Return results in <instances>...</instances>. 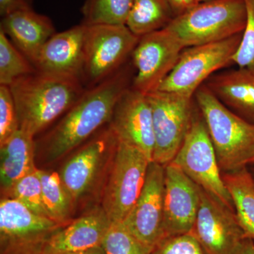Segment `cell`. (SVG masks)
<instances>
[{
    "mask_svg": "<svg viewBox=\"0 0 254 254\" xmlns=\"http://www.w3.org/2000/svg\"><path fill=\"white\" fill-rule=\"evenodd\" d=\"M133 68L131 61L127 63L105 81L85 90L45 137L43 143L48 160L61 158L110 123L119 98L131 86L135 74Z\"/></svg>",
    "mask_w": 254,
    "mask_h": 254,
    "instance_id": "6da1fadb",
    "label": "cell"
},
{
    "mask_svg": "<svg viewBox=\"0 0 254 254\" xmlns=\"http://www.w3.org/2000/svg\"><path fill=\"white\" fill-rule=\"evenodd\" d=\"M20 129L34 137L64 115L86 89L81 81L36 71L9 86Z\"/></svg>",
    "mask_w": 254,
    "mask_h": 254,
    "instance_id": "7a4b0ae2",
    "label": "cell"
},
{
    "mask_svg": "<svg viewBox=\"0 0 254 254\" xmlns=\"http://www.w3.org/2000/svg\"><path fill=\"white\" fill-rule=\"evenodd\" d=\"M194 96L221 173L247 168L254 158V125L229 109L205 84Z\"/></svg>",
    "mask_w": 254,
    "mask_h": 254,
    "instance_id": "3957f363",
    "label": "cell"
},
{
    "mask_svg": "<svg viewBox=\"0 0 254 254\" xmlns=\"http://www.w3.org/2000/svg\"><path fill=\"white\" fill-rule=\"evenodd\" d=\"M247 19L245 0H211L175 16L165 28L187 48L241 34Z\"/></svg>",
    "mask_w": 254,
    "mask_h": 254,
    "instance_id": "277c9868",
    "label": "cell"
},
{
    "mask_svg": "<svg viewBox=\"0 0 254 254\" xmlns=\"http://www.w3.org/2000/svg\"><path fill=\"white\" fill-rule=\"evenodd\" d=\"M139 38L126 25L87 26L81 76L83 86H96L123 67L131 59Z\"/></svg>",
    "mask_w": 254,
    "mask_h": 254,
    "instance_id": "5b68a950",
    "label": "cell"
},
{
    "mask_svg": "<svg viewBox=\"0 0 254 254\" xmlns=\"http://www.w3.org/2000/svg\"><path fill=\"white\" fill-rule=\"evenodd\" d=\"M198 187L235 210L216 153L199 109L193 110L186 138L173 162Z\"/></svg>",
    "mask_w": 254,
    "mask_h": 254,
    "instance_id": "8992f818",
    "label": "cell"
},
{
    "mask_svg": "<svg viewBox=\"0 0 254 254\" xmlns=\"http://www.w3.org/2000/svg\"><path fill=\"white\" fill-rule=\"evenodd\" d=\"M242 34L215 43L185 48L173 71L158 91L193 98L197 90L214 72L232 63Z\"/></svg>",
    "mask_w": 254,
    "mask_h": 254,
    "instance_id": "52a82bcc",
    "label": "cell"
},
{
    "mask_svg": "<svg viewBox=\"0 0 254 254\" xmlns=\"http://www.w3.org/2000/svg\"><path fill=\"white\" fill-rule=\"evenodd\" d=\"M151 162L141 150L118 141L103 201L110 221L123 222L133 208Z\"/></svg>",
    "mask_w": 254,
    "mask_h": 254,
    "instance_id": "ba28073f",
    "label": "cell"
},
{
    "mask_svg": "<svg viewBox=\"0 0 254 254\" xmlns=\"http://www.w3.org/2000/svg\"><path fill=\"white\" fill-rule=\"evenodd\" d=\"M37 215L15 198L0 203L1 254H42L50 237L63 227Z\"/></svg>",
    "mask_w": 254,
    "mask_h": 254,
    "instance_id": "9c48e42d",
    "label": "cell"
},
{
    "mask_svg": "<svg viewBox=\"0 0 254 254\" xmlns=\"http://www.w3.org/2000/svg\"><path fill=\"white\" fill-rule=\"evenodd\" d=\"M146 96L153 114V161L165 166L173 162L190 129L194 110L192 98L160 91Z\"/></svg>",
    "mask_w": 254,
    "mask_h": 254,
    "instance_id": "30bf717a",
    "label": "cell"
},
{
    "mask_svg": "<svg viewBox=\"0 0 254 254\" xmlns=\"http://www.w3.org/2000/svg\"><path fill=\"white\" fill-rule=\"evenodd\" d=\"M184 49L167 28L141 37L131 56L135 70L131 88L145 95L158 91Z\"/></svg>",
    "mask_w": 254,
    "mask_h": 254,
    "instance_id": "8fae6325",
    "label": "cell"
},
{
    "mask_svg": "<svg viewBox=\"0 0 254 254\" xmlns=\"http://www.w3.org/2000/svg\"><path fill=\"white\" fill-rule=\"evenodd\" d=\"M200 197L199 209L190 234L205 254H238L246 237L235 210L200 187Z\"/></svg>",
    "mask_w": 254,
    "mask_h": 254,
    "instance_id": "7c38bea8",
    "label": "cell"
},
{
    "mask_svg": "<svg viewBox=\"0 0 254 254\" xmlns=\"http://www.w3.org/2000/svg\"><path fill=\"white\" fill-rule=\"evenodd\" d=\"M164 198L165 166L152 161L143 190L123 221L133 236L152 250L165 239Z\"/></svg>",
    "mask_w": 254,
    "mask_h": 254,
    "instance_id": "4fadbf2b",
    "label": "cell"
},
{
    "mask_svg": "<svg viewBox=\"0 0 254 254\" xmlns=\"http://www.w3.org/2000/svg\"><path fill=\"white\" fill-rule=\"evenodd\" d=\"M109 125L119 142L141 150L153 161V114L146 95L131 87L124 92L115 105Z\"/></svg>",
    "mask_w": 254,
    "mask_h": 254,
    "instance_id": "5bb4252c",
    "label": "cell"
},
{
    "mask_svg": "<svg viewBox=\"0 0 254 254\" xmlns=\"http://www.w3.org/2000/svg\"><path fill=\"white\" fill-rule=\"evenodd\" d=\"M200 187L173 163L165 166V238L190 234L200 206Z\"/></svg>",
    "mask_w": 254,
    "mask_h": 254,
    "instance_id": "9a60e30c",
    "label": "cell"
},
{
    "mask_svg": "<svg viewBox=\"0 0 254 254\" xmlns=\"http://www.w3.org/2000/svg\"><path fill=\"white\" fill-rule=\"evenodd\" d=\"M86 28L81 23L52 36L33 64L36 71L81 82Z\"/></svg>",
    "mask_w": 254,
    "mask_h": 254,
    "instance_id": "2e32d148",
    "label": "cell"
},
{
    "mask_svg": "<svg viewBox=\"0 0 254 254\" xmlns=\"http://www.w3.org/2000/svg\"><path fill=\"white\" fill-rule=\"evenodd\" d=\"M118 143L109 125L108 129L88 142L64 165L60 175L71 200L78 199L89 190L108 149Z\"/></svg>",
    "mask_w": 254,
    "mask_h": 254,
    "instance_id": "e0dca14e",
    "label": "cell"
},
{
    "mask_svg": "<svg viewBox=\"0 0 254 254\" xmlns=\"http://www.w3.org/2000/svg\"><path fill=\"white\" fill-rule=\"evenodd\" d=\"M111 222L103 210L87 214L55 232L42 254L83 253L101 247Z\"/></svg>",
    "mask_w": 254,
    "mask_h": 254,
    "instance_id": "ac0fdd59",
    "label": "cell"
},
{
    "mask_svg": "<svg viewBox=\"0 0 254 254\" xmlns=\"http://www.w3.org/2000/svg\"><path fill=\"white\" fill-rule=\"evenodd\" d=\"M3 32L33 65L42 48L57 33L53 21L33 10L19 11L1 18Z\"/></svg>",
    "mask_w": 254,
    "mask_h": 254,
    "instance_id": "d6986e66",
    "label": "cell"
},
{
    "mask_svg": "<svg viewBox=\"0 0 254 254\" xmlns=\"http://www.w3.org/2000/svg\"><path fill=\"white\" fill-rule=\"evenodd\" d=\"M208 87L229 109L254 125V72L239 68L214 75Z\"/></svg>",
    "mask_w": 254,
    "mask_h": 254,
    "instance_id": "ffe728a7",
    "label": "cell"
},
{
    "mask_svg": "<svg viewBox=\"0 0 254 254\" xmlns=\"http://www.w3.org/2000/svg\"><path fill=\"white\" fill-rule=\"evenodd\" d=\"M33 137L18 129L0 145V181L3 190H9L23 177L34 173Z\"/></svg>",
    "mask_w": 254,
    "mask_h": 254,
    "instance_id": "44dd1931",
    "label": "cell"
},
{
    "mask_svg": "<svg viewBox=\"0 0 254 254\" xmlns=\"http://www.w3.org/2000/svg\"><path fill=\"white\" fill-rule=\"evenodd\" d=\"M222 177L246 238L254 241V180L248 167Z\"/></svg>",
    "mask_w": 254,
    "mask_h": 254,
    "instance_id": "7402d4cb",
    "label": "cell"
},
{
    "mask_svg": "<svg viewBox=\"0 0 254 254\" xmlns=\"http://www.w3.org/2000/svg\"><path fill=\"white\" fill-rule=\"evenodd\" d=\"M175 17L166 0H133L126 26L141 38L167 27Z\"/></svg>",
    "mask_w": 254,
    "mask_h": 254,
    "instance_id": "603a6c76",
    "label": "cell"
},
{
    "mask_svg": "<svg viewBox=\"0 0 254 254\" xmlns=\"http://www.w3.org/2000/svg\"><path fill=\"white\" fill-rule=\"evenodd\" d=\"M133 0H85L81 11V23L87 26L98 25L124 26Z\"/></svg>",
    "mask_w": 254,
    "mask_h": 254,
    "instance_id": "cb8c5ba5",
    "label": "cell"
},
{
    "mask_svg": "<svg viewBox=\"0 0 254 254\" xmlns=\"http://www.w3.org/2000/svg\"><path fill=\"white\" fill-rule=\"evenodd\" d=\"M41 180L43 203L48 218L63 224L66 220L71 198L57 173H48L38 170Z\"/></svg>",
    "mask_w": 254,
    "mask_h": 254,
    "instance_id": "d4e9b609",
    "label": "cell"
},
{
    "mask_svg": "<svg viewBox=\"0 0 254 254\" xmlns=\"http://www.w3.org/2000/svg\"><path fill=\"white\" fill-rule=\"evenodd\" d=\"M36 71L33 64L0 31V85L9 86L18 78Z\"/></svg>",
    "mask_w": 254,
    "mask_h": 254,
    "instance_id": "484cf974",
    "label": "cell"
},
{
    "mask_svg": "<svg viewBox=\"0 0 254 254\" xmlns=\"http://www.w3.org/2000/svg\"><path fill=\"white\" fill-rule=\"evenodd\" d=\"M102 247L106 254H150L152 249L143 245L123 222H112Z\"/></svg>",
    "mask_w": 254,
    "mask_h": 254,
    "instance_id": "4316f807",
    "label": "cell"
},
{
    "mask_svg": "<svg viewBox=\"0 0 254 254\" xmlns=\"http://www.w3.org/2000/svg\"><path fill=\"white\" fill-rule=\"evenodd\" d=\"M9 192L12 198L22 203L33 213L48 218L43 203L38 170L18 180Z\"/></svg>",
    "mask_w": 254,
    "mask_h": 254,
    "instance_id": "83f0119b",
    "label": "cell"
},
{
    "mask_svg": "<svg viewBox=\"0 0 254 254\" xmlns=\"http://www.w3.org/2000/svg\"><path fill=\"white\" fill-rule=\"evenodd\" d=\"M247 19L242 39L236 53L232 58L239 68H246L254 72V0H245Z\"/></svg>",
    "mask_w": 254,
    "mask_h": 254,
    "instance_id": "f1b7e54d",
    "label": "cell"
},
{
    "mask_svg": "<svg viewBox=\"0 0 254 254\" xmlns=\"http://www.w3.org/2000/svg\"><path fill=\"white\" fill-rule=\"evenodd\" d=\"M19 129L17 112L10 87L0 85V145Z\"/></svg>",
    "mask_w": 254,
    "mask_h": 254,
    "instance_id": "f546056e",
    "label": "cell"
},
{
    "mask_svg": "<svg viewBox=\"0 0 254 254\" xmlns=\"http://www.w3.org/2000/svg\"><path fill=\"white\" fill-rule=\"evenodd\" d=\"M150 254H205L190 234L169 237L159 242Z\"/></svg>",
    "mask_w": 254,
    "mask_h": 254,
    "instance_id": "4dcf8cb0",
    "label": "cell"
},
{
    "mask_svg": "<svg viewBox=\"0 0 254 254\" xmlns=\"http://www.w3.org/2000/svg\"><path fill=\"white\" fill-rule=\"evenodd\" d=\"M28 10H33V0H0V15L1 18Z\"/></svg>",
    "mask_w": 254,
    "mask_h": 254,
    "instance_id": "1f68e13d",
    "label": "cell"
},
{
    "mask_svg": "<svg viewBox=\"0 0 254 254\" xmlns=\"http://www.w3.org/2000/svg\"><path fill=\"white\" fill-rule=\"evenodd\" d=\"M175 16L183 14L198 4L196 0H166Z\"/></svg>",
    "mask_w": 254,
    "mask_h": 254,
    "instance_id": "d6a6232c",
    "label": "cell"
},
{
    "mask_svg": "<svg viewBox=\"0 0 254 254\" xmlns=\"http://www.w3.org/2000/svg\"><path fill=\"white\" fill-rule=\"evenodd\" d=\"M237 254H254V241L246 238Z\"/></svg>",
    "mask_w": 254,
    "mask_h": 254,
    "instance_id": "836d02e7",
    "label": "cell"
},
{
    "mask_svg": "<svg viewBox=\"0 0 254 254\" xmlns=\"http://www.w3.org/2000/svg\"><path fill=\"white\" fill-rule=\"evenodd\" d=\"M83 254H106L103 247H98L83 252Z\"/></svg>",
    "mask_w": 254,
    "mask_h": 254,
    "instance_id": "e575fe53",
    "label": "cell"
},
{
    "mask_svg": "<svg viewBox=\"0 0 254 254\" xmlns=\"http://www.w3.org/2000/svg\"><path fill=\"white\" fill-rule=\"evenodd\" d=\"M249 170H250L251 174H252V177H253L254 180V165H251L248 166Z\"/></svg>",
    "mask_w": 254,
    "mask_h": 254,
    "instance_id": "d590c367",
    "label": "cell"
},
{
    "mask_svg": "<svg viewBox=\"0 0 254 254\" xmlns=\"http://www.w3.org/2000/svg\"><path fill=\"white\" fill-rule=\"evenodd\" d=\"M197 2L198 3H201V2H205V1H211V0H196Z\"/></svg>",
    "mask_w": 254,
    "mask_h": 254,
    "instance_id": "8d00e7d4",
    "label": "cell"
},
{
    "mask_svg": "<svg viewBox=\"0 0 254 254\" xmlns=\"http://www.w3.org/2000/svg\"><path fill=\"white\" fill-rule=\"evenodd\" d=\"M254 158L253 159V160H252V162H251L250 165H254ZM249 166H250V165H249Z\"/></svg>",
    "mask_w": 254,
    "mask_h": 254,
    "instance_id": "74e56055",
    "label": "cell"
},
{
    "mask_svg": "<svg viewBox=\"0 0 254 254\" xmlns=\"http://www.w3.org/2000/svg\"><path fill=\"white\" fill-rule=\"evenodd\" d=\"M83 254V253H75V254Z\"/></svg>",
    "mask_w": 254,
    "mask_h": 254,
    "instance_id": "f35d334b",
    "label": "cell"
}]
</instances>
